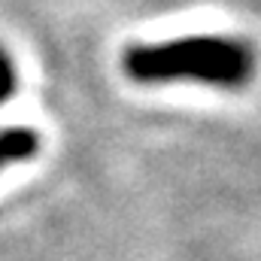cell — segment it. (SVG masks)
Wrapping results in <instances>:
<instances>
[{"mask_svg":"<svg viewBox=\"0 0 261 261\" xmlns=\"http://www.w3.org/2000/svg\"><path fill=\"white\" fill-rule=\"evenodd\" d=\"M122 70L140 85L197 82L237 91L255 76V52L234 37H182L130 46L122 58Z\"/></svg>","mask_w":261,"mask_h":261,"instance_id":"6da1fadb","label":"cell"},{"mask_svg":"<svg viewBox=\"0 0 261 261\" xmlns=\"http://www.w3.org/2000/svg\"><path fill=\"white\" fill-rule=\"evenodd\" d=\"M40 149V137L31 128H9L0 130V167L6 164H18L34 158Z\"/></svg>","mask_w":261,"mask_h":261,"instance_id":"7a4b0ae2","label":"cell"},{"mask_svg":"<svg viewBox=\"0 0 261 261\" xmlns=\"http://www.w3.org/2000/svg\"><path fill=\"white\" fill-rule=\"evenodd\" d=\"M15 91V67L9 61V55L0 49V103H6Z\"/></svg>","mask_w":261,"mask_h":261,"instance_id":"3957f363","label":"cell"}]
</instances>
